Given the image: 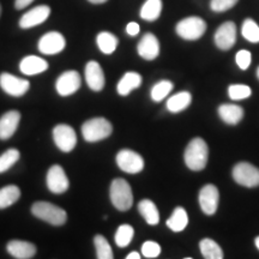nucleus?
<instances>
[{"label": "nucleus", "mask_w": 259, "mask_h": 259, "mask_svg": "<svg viewBox=\"0 0 259 259\" xmlns=\"http://www.w3.org/2000/svg\"><path fill=\"white\" fill-rule=\"evenodd\" d=\"M209 148L203 138H193L186 147L185 158L186 166L191 170H203L208 163Z\"/></svg>", "instance_id": "obj_1"}, {"label": "nucleus", "mask_w": 259, "mask_h": 259, "mask_svg": "<svg viewBox=\"0 0 259 259\" xmlns=\"http://www.w3.org/2000/svg\"><path fill=\"white\" fill-rule=\"evenodd\" d=\"M31 213L52 226H63L67 221L66 211L50 202H35L31 206Z\"/></svg>", "instance_id": "obj_2"}, {"label": "nucleus", "mask_w": 259, "mask_h": 259, "mask_svg": "<svg viewBox=\"0 0 259 259\" xmlns=\"http://www.w3.org/2000/svg\"><path fill=\"white\" fill-rule=\"evenodd\" d=\"M109 197H111L112 204L119 211H127L134 204V193H132L131 186L127 181L121 178L112 181Z\"/></svg>", "instance_id": "obj_3"}, {"label": "nucleus", "mask_w": 259, "mask_h": 259, "mask_svg": "<svg viewBox=\"0 0 259 259\" xmlns=\"http://www.w3.org/2000/svg\"><path fill=\"white\" fill-rule=\"evenodd\" d=\"M113 132V126L106 118H93L82 125L83 138L89 143H95L108 138Z\"/></svg>", "instance_id": "obj_4"}, {"label": "nucleus", "mask_w": 259, "mask_h": 259, "mask_svg": "<svg viewBox=\"0 0 259 259\" xmlns=\"http://www.w3.org/2000/svg\"><path fill=\"white\" fill-rule=\"evenodd\" d=\"M176 30L177 34L184 40L194 41L203 36L206 30V23L199 17H187L181 19L177 24Z\"/></svg>", "instance_id": "obj_5"}, {"label": "nucleus", "mask_w": 259, "mask_h": 259, "mask_svg": "<svg viewBox=\"0 0 259 259\" xmlns=\"http://www.w3.org/2000/svg\"><path fill=\"white\" fill-rule=\"evenodd\" d=\"M233 179L239 185L245 187L259 186V168L248 162H240L233 168Z\"/></svg>", "instance_id": "obj_6"}, {"label": "nucleus", "mask_w": 259, "mask_h": 259, "mask_svg": "<svg viewBox=\"0 0 259 259\" xmlns=\"http://www.w3.org/2000/svg\"><path fill=\"white\" fill-rule=\"evenodd\" d=\"M116 164L122 171L128 174H137L143 170L144 160L138 153L130 149H122L116 155Z\"/></svg>", "instance_id": "obj_7"}, {"label": "nucleus", "mask_w": 259, "mask_h": 259, "mask_svg": "<svg viewBox=\"0 0 259 259\" xmlns=\"http://www.w3.org/2000/svg\"><path fill=\"white\" fill-rule=\"evenodd\" d=\"M54 143L63 153H70L77 145V135L70 125L60 124L53 128Z\"/></svg>", "instance_id": "obj_8"}, {"label": "nucleus", "mask_w": 259, "mask_h": 259, "mask_svg": "<svg viewBox=\"0 0 259 259\" xmlns=\"http://www.w3.org/2000/svg\"><path fill=\"white\" fill-rule=\"evenodd\" d=\"M0 87L10 96L21 97L27 94L30 88V83L27 79L19 78L9 72L0 74Z\"/></svg>", "instance_id": "obj_9"}, {"label": "nucleus", "mask_w": 259, "mask_h": 259, "mask_svg": "<svg viewBox=\"0 0 259 259\" xmlns=\"http://www.w3.org/2000/svg\"><path fill=\"white\" fill-rule=\"evenodd\" d=\"M46 183L48 190L51 191L52 193L56 194H63L69 190L70 183L69 178H67L66 174L63 169V167L59 166V164H54L50 168L47 173Z\"/></svg>", "instance_id": "obj_10"}, {"label": "nucleus", "mask_w": 259, "mask_h": 259, "mask_svg": "<svg viewBox=\"0 0 259 259\" xmlns=\"http://www.w3.org/2000/svg\"><path fill=\"white\" fill-rule=\"evenodd\" d=\"M80 76L77 71H65L56 80V89L60 96H70L80 88Z\"/></svg>", "instance_id": "obj_11"}, {"label": "nucleus", "mask_w": 259, "mask_h": 259, "mask_svg": "<svg viewBox=\"0 0 259 259\" xmlns=\"http://www.w3.org/2000/svg\"><path fill=\"white\" fill-rule=\"evenodd\" d=\"M65 46H66V40L58 31L47 32L40 38L37 44L38 51L47 56H54V54L60 53L64 51Z\"/></svg>", "instance_id": "obj_12"}, {"label": "nucleus", "mask_w": 259, "mask_h": 259, "mask_svg": "<svg viewBox=\"0 0 259 259\" xmlns=\"http://www.w3.org/2000/svg\"><path fill=\"white\" fill-rule=\"evenodd\" d=\"M199 205L205 215L211 216L218 211L220 202V192L218 187L212 184L203 186L199 191Z\"/></svg>", "instance_id": "obj_13"}, {"label": "nucleus", "mask_w": 259, "mask_h": 259, "mask_svg": "<svg viewBox=\"0 0 259 259\" xmlns=\"http://www.w3.org/2000/svg\"><path fill=\"white\" fill-rule=\"evenodd\" d=\"M84 74H85V82L93 92H101L105 88V73H103L101 65L97 63V61L90 60L85 65Z\"/></svg>", "instance_id": "obj_14"}, {"label": "nucleus", "mask_w": 259, "mask_h": 259, "mask_svg": "<svg viewBox=\"0 0 259 259\" xmlns=\"http://www.w3.org/2000/svg\"><path fill=\"white\" fill-rule=\"evenodd\" d=\"M236 25L234 22H225L215 32V44L220 50L228 51L235 45Z\"/></svg>", "instance_id": "obj_15"}, {"label": "nucleus", "mask_w": 259, "mask_h": 259, "mask_svg": "<svg viewBox=\"0 0 259 259\" xmlns=\"http://www.w3.org/2000/svg\"><path fill=\"white\" fill-rule=\"evenodd\" d=\"M51 15V9L47 5H40L36 8L31 9L27 14L22 16L19 19V27L22 29H30L36 27L47 21V18Z\"/></svg>", "instance_id": "obj_16"}, {"label": "nucleus", "mask_w": 259, "mask_h": 259, "mask_svg": "<svg viewBox=\"0 0 259 259\" xmlns=\"http://www.w3.org/2000/svg\"><path fill=\"white\" fill-rule=\"evenodd\" d=\"M139 57L143 58L144 60L151 61L156 59L160 54V42L157 37L151 32H147L139 41L137 47Z\"/></svg>", "instance_id": "obj_17"}, {"label": "nucleus", "mask_w": 259, "mask_h": 259, "mask_svg": "<svg viewBox=\"0 0 259 259\" xmlns=\"http://www.w3.org/2000/svg\"><path fill=\"white\" fill-rule=\"evenodd\" d=\"M21 121V113L18 111H9L0 118V139L6 141L15 135Z\"/></svg>", "instance_id": "obj_18"}, {"label": "nucleus", "mask_w": 259, "mask_h": 259, "mask_svg": "<svg viewBox=\"0 0 259 259\" xmlns=\"http://www.w3.org/2000/svg\"><path fill=\"white\" fill-rule=\"evenodd\" d=\"M6 250L16 259H30L36 254V246L23 240H11L6 246Z\"/></svg>", "instance_id": "obj_19"}, {"label": "nucleus", "mask_w": 259, "mask_h": 259, "mask_svg": "<svg viewBox=\"0 0 259 259\" xmlns=\"http://www.w3.org/2000/svg\"><path fill=\"white\" fill-rule=\"evenodd\" d=\"M19 70L27 76H35V74H40L48 70V63L40 57L29 56L22 59L19 63Z\"/></svg>", "instance_id": "obj_20"}, {"label": "nucleus", "mask_w": 259, "mask_h": 259, "mask_svg": "<svg viewBox=\"0 0 259 259\" xmlns=\"http://www.w3.org/2000/svg\"><path fill=\"white\" fill-rule=\"evenodd\" d=\"M142 76L137 72H134V71H130V72H126L122 78L119 80L118 87H116V90H118V94L120 96H127L132 90L137 89L141 87L142 84Z\"/></svg>", "instance_id": "obj_21"}, {"label": "nucleus", "mask_w": 259, "mask_h": 259, "mask_svg": "<svg viewBox=\"0 0 259 259\" xmlns=\"http://www.w3.org/2000/svg\"><path fill=\"white\" fill-rule=\"evenodd\" d=\"M219 115L226 124L236 125L241 121L244 116V109L238 105H232V103H226L219 107Z\"/></svg>", "instance_id": "obj_22"}, {"label": "nucleus", "mask_w": 259, "mask_h": 259, "mask_svg": "<svg viewBox=\"0 0 259 259\" xmlns=\"http://www.w3.org/2000/svg\"><path fill=\"white\" fill-rule=\"evenodd\" d=\"M139 213L143 216L148 225L156 226L160 222V212L155 205V203L150 199H143L138 204Z\"/></svg>", "instance_id": "obj_23"}, {"label": "nucleus", "mask_w": 259, "mask_h": 259, "mask_svg": "<svg viewBox=\"0 0 259 259\" xmlns=\"http://www.w3.org/2000/svg\"><path fill=\"white\" fill-rule=\"evenodd\" d=\"M167 227L170 231L180 233L186 228V226L189 225V216H187L186 210L181 206H178L174 210L173 213L169 219L167 220Z\"/></svg>", "instance_id": "obj_24"}, {"label": "nucleus", "mask_w": 259, "mask_h": 259, "mask_svg": "<svg viewBox=\"0 0 259 259\" xmlns=\"http://www.w3.org/2000/svg\"><path fill=\"white\" fill-rule=\"evenodd\" d=\"M192 95L189 92H180L169 97L167 101V108L171 113H179L191 105Z\"/></svg>", "instance_id": "obj_25"}, {"label": "nucleus", "mask_w": 259, "mask_h": 259, "mask_svg": "<svg viewBox=\"0 0 259 259\" xmlns=\"http://www.w3.org/2000/svg\"><path fill=\"white\" fill-rule=\"evenodd\" d=\"M21 198V190L16 185H8L0 189V209L14 205Z\"/></svg>", "instance_id": "obj_26"}, {"label": "nucleus", "mask_w": 259, "mask_h": 259, "mask_svg": "<svg viewBox=\"0 0 259 259\" xmlns=\"http://www.w3.org/2000/svg\"><path fill=\"white\" fill-rule=\"evenodd\" d=\"M97 46L105 54H112L118 47V37L109 31H101L96 37Z\"/></svg>", "instance_id": "obj_27"}, {"label": "nucleus", "mask_w": 259, "mask_h": 259, "mask_svg": "<svg viewBox=\"0 0 259 259\" xmlns=\"http://www.w3.org/2000/svg\"><path fill=\"white\" fill-rule=\"evenodd\" d=\"M162 11V0H147L141 9V18L154 22L160 17Z\"/></svg>", "instance_id": "obj_28"}, {"label": "nucleus", "mask_w": 259, "mask_h": 259, "mask_svg": "<svg viewBox=\"0 0 259 259\" xmlns=\"http://www.w3.org/2000/svg\"><path fill=\"white\" fill-rule=\"evenodd\" d=\"M199 248L202 252L203 257L206 259H222L223 251L220 245L211 239H203L199 242Z\"/></svg>", "instance_id": "obj_29"}, {"label": "nucleus", "mask_w": 259, "mask_h": 259, "mask_svg": "<svg viewBox=\"0 0 259 259\" xmlns=\"http://www.w3.org/2000/svg\"><path fill=\"white\" fill-rule=\"evenodd\" d=\"M94 244H95L96 248V257L99 259H112L114 255H113V251L111 245L105 236L101 234H97L94 238Z\"/></svg>", "instance_id": "obj_30"}, {"label": "nucleus", "mask_w": 259, "mask_h": 259, "mask_svg": "<svg viewBox=\"0 0 259 259\" xmlns=\"http://www.w3.org/2000/svg\"><path fill=\"white\" fill-rule=\"evenodd\" d=\"M135 235V229L134 227L130 225H121L119 226L118 231L115 233L114 240L115 244L119 246V247H126V246L130 245V242L132 241Z\"/></svg>", "instance_id": "obj_31"}, {"label": "nucleus", "mask_w": 259, "mask_h": 259, "mask_svg": "<svg viewBox=\"0 0 259 259\" xmlns=\"http://www.w3.org/2000/svg\"><path fill=\"white\" fill-rule=\"evenodd\" d=\"M174 85L170 80H160V82L155 84L150 92L151 99L154 100L155 102H160L163 99H166L171 90H173Z\"/></svg>", "instance_id": "obj_32"}, {"label": "nucleus", "mask_w": 259, "mask_h": 259, "mask_svg": "<svg viewBox=\"0 0 259 259\" xmlns=\"http://www.w3.org/2000/svg\"><path fill=\"white\" fill-rule=\"evenodd\" d=\"M242 36L246 40L252 42V44H258L259 42V25L255 23L253 19H245L241 28Z\"/></svg>", "instance_id": "obj_33"}, {"label": "nucleus", "mask_w": 259, "mask_h": 259, "mask_svg": "<svg viewBox=\"0 0 259 259\" xmlns=\"http://www.w3.org/2000/svg\"><path fill=\"white\" fill-rule=\"evenodd\" d=\"M19 157H21V153H19L17 149L11 148L9 150H6L0 156V174L9 170L19 160Z\"/></svg>", "instance_id": "obj_34"}, {"label": "nucleus", "mask_w": 259, "mask_h": 259, "mask_svg": "<svg viewBox=\"0 0 259 259\" xmlns=\"http://www.w3.org/2000/svg\"><path fill=\"white\" fill-rule=\"evenodd\" d=\"M252 95V89L244 84H233L228 88V96L234 101L248 99Z\"/></svg>", "instance_id": "obj_35"}, {"label": "nucleus", "mask_w": 259, "mask_h": 259, "mask_svg": "<svg viewBox=\"0 0 259 259\" xmlns=\"http://www.w3.org/2000/svg\"><path fill=\"white\" fill-rule=\"evenodd\" d=\"M161 253V246L155 241H145L142 245V254L145 258H157Z\"/></svg>", "instance_id": "obj_36"}, {"label": "nucleus", "mask_w": 259, "mask_h": 259, "mask_svg": "<svg viewBox=\"0 0 259 259\" xmlns=\"http://www.w3.org/2000/svg\"><path fill=\"white\" fill-rule=\"evenodd\" d=\"M239 0H211L210 8L215 12H225L234 8Z\"/></svg>", "instance_id": "obj_37"}, {"label": "nucleus", "mask_w": 259, "mask_h": 259, "mask_svg": "<svg viewBox=\"0 0 259 259\" xmlns=\"http://www.w3.org/2000/svg\"><path fill=\"white\" fill-rule=\"evenodd\" d=\"M235 60H236V65H238L241 70H247L251 65L252 56L248 51L242 50V51H239L238 53H236Z\"/></svg>", "instance_id": "obj_38"}, {"label": "nucleus", "mask_w": 259, "mask_h": 259, "mask_svg": "<svg viewBox=\"0 0 259 259\" xmlns=\"http://www.w3.org/2000/svg\"><path fill=\"white\" fill-rule=\"evenodd\" d=\"M126 32L130 35V36H136L139 32V25L136 22H131V23L127 24L126 27Z\"/></svg>", "instance_id": "obj_39"}, {"label": "nucleus", "mask_w": 259, "mask_h": 259, "mask_svg": "<svg viewBox=\"0 0 259 259\" xmlns=\"http://www.w3.org/2000/svg\"><path fill=\"white\" fill-rule=\"evenodd\" d=\"M34 0H16L15 2V8L17 10H23L27 8L28 5H30Z\"/></svg>", "instance_id": "obj_40"}, {"label": "nucleus", "mask_w": 259, "mask_h": 259, "mask_svg": "<svg viewBox=\"0 0 259 259\" xmlns=\"http://www.w3.org/2000/svg\"><path fill=\"white\" fill-rule=\"evenodd\" d=\"M139 258H141V254H139L138 252H131V253L126 255V259H139Z\"/></svg>", "instance_id": "obj_41"}, {"label": "nucleus", "mask_w": 259, "mask_h": 259, "mask_svg": "<svg viewBox=\"0 0 259 259\" xmlns=\"http://www.w3.org/2000/svg\"><path fill=\"white\" fill-rule=\"evenodd\" d=\"M88 2L92 3V4H103L107 0H88Z\"/></svg>", "instance_id": "obj_42"}, {"label": "nucleus", "mask_w": 259, "mask_h": 259, "mask_svg": "<svg viewBox=\"0 0 259 259\" xmlns=\"http://www.w3.org/2000/svg\"><path fill=\"white\" fill-rule=\"evenodd\" d=\"M254 244H255V247H257L258 250H259V236H257V238H255V240H254Z\"/></svg>", "instance_id": "obj_43"}, {"label": "nucleus", "mask_w": 259, "mask_h": 259, "mask_svg": "<svg viewBox=\"0 0 259 259\" xmlns=\"http://www.w3.org/2000/svg\"><path fill=\"white\" fill-rule=\"evenodd\" d=\"M257 77H258V79H259V66H258V69H257Z\"/></svg>", "instance_id": "obj_44"}, {"label": "nucleus", "mask_w": 259, "mask_h": 259, "mask_svg": "<svg viewBox=\"0 0 259 259\" xmlns=\"http://www.w3.org/2000/svg\"><path fill=\"white\" fill-rule=\"evenodd\" d=\"M0 15H2V5H0Z\"/></svg>", "instance_id": "obj_45"}]
</instances>
